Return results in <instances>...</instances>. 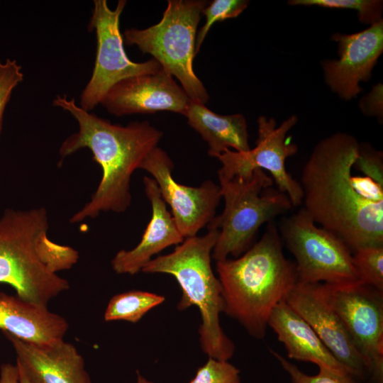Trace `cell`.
I'll use <instances>...</instances> for the list:
<instances>
[{"label": "cell", "mask_w": 383, "mask_h": 383, "mask_svg": "<svg viewBox=\"0 0 383 383\" xmlns=\"http://www.w3.org/2000/svg\"><path fill=\"white\" fill-rule=\"evenodd\" d=\"M360 144L338 133L314 148L301 173L303 207L351 252L383 245V174L352 172Z\"/></svg>", "instance_id": "cell-1"}, {"label": "cell", "mask_w": 383, "mask_h": 383, "mask_svg": "<svg viewBox=\"0 0 383 383\" xmlns=\"http://www.w3.org/2000/svg\"><path fill=\"white\" fill-rule=\"evenodd\" d=\"M53 105L69 112L77 121L78 131L61 144V159L88 148L102 170L101 181L90 200L70 218L72 223L94 218L101 212H125L131 206V179L148 155L157 147L163 132L148 121H133L126 126L85 111L66 95L57 96Z\"/></svg>", "instance_id": "cell-2"}, {"label": "cell", "mask_w": 383, "mask_h": 383, "mask_svg": "<svg viewBox=\"0 0 383 383\" xmlns=\"http://www.w3.org/2000/svg\"><path fill=\"white\" fill-rule=\"evenodd\" d=\"M48 228L43 207L6 209L0 216V283L23 300L45 306L70 287L57 273L79 260L77 250L48 238Z\"/></svg>", "instance_id": "cell-3"}, {"label": "cell", "mask_w": 383, "mask_h": 383, "mask_svg": "<svg viewBox=\"0 0 383 383\" xmlns=\"http://www.w3.org/2000/svg\"><path fill=\"white\" fill-rule=\"evenodd\" d=\"M216 269L223 313L253 338H263L272 311L298 282L296 265L284 256L275 224L269 222L260 240L238 257L216 261Z\"/></svg>", "instance_id": "cell-4"}, {"label": "cell", "mask_w": 383, "mask_h": 383, "mask_svg": "<svg viewBox=\"0 0 383 383\" xmlns=\"http://www.w3.org/2000/svg\"><path fill=\"white\" fill-rule=\"evenodd\" d=\"M219 231L210 229L204 235L184 239L174 250L152 259L143 268L145 273H164L173 276L182 296L177 309L198 308L201 318L199 328L201 350L209 357L228 360L235 352V345L220 324L223 312L222 288L211 267V253Z\"/></svg>", "instance_id": "cell-5"}, {"label": "cell", "mask_w": 383, "mask_h": 383, "mask_svg": "<svg viewBox=\"0 0 383 383\" xmlns=\"http://www.w3.org/2000/svg\"><path fill=\"white\" fill-rule=\"evenodd\" d=\"M218 181L224 208L207 226L219 231L211 253L216 261L243 255L262 224L293 206L286 194L272 189V178L261 169L243 179L218 177Z\"/></svg>", "instance_id": "cell-6"}, {"label": "cell", "mask_w": 383, "mask_h": 383, "mask_svg": "<svg viewBox=\"0 0 383 383\" xmlns=\"http://www.w3.org/2000/svg\"><path fill=\"white\" fill-rule=\"evenodd\" d=\"M207 4L204 0H169L159 23L145 29H126L123 34L127 45L151 55L179 80L191 101L202 104L209 96L194 72L193 60L197 26Z\"/></svg>", "instance_id": "cell-7"}, {"label": "cell", "mask_w": 383, "mask_h": 383, "mask_svg": "<svg viewBox=\"0 0 383 383\" xmlns=\"http://www.w3.org/2000/svg\"><path fill=\"white\" fill-rule=\"evenodd\" d=\"M279 230L295 257L298 282L334 286L361 284L348 247L333 233L318 227L304 208L285 218Z\"/></svg>", "instance_id": "cell-8"}, {"label": "cell", "mask_w": 383, "mask_h": 383, "mask_svg": "<svg viewBox=\"0 0 383 383\" xmlns=\"http://www.w3.org/2000/svg\"><path fill=\"white\" fill-rule=\"evenodd\" d=\"M126 1L119 0L111 9L106 0H94L92 15L88 24L96 35V55L92 75L83 89L79 106L87 111L99 104L109 89L126 78L152 74L162 69L155 59L135 62L127 56L119 28L120 16Z\"/></svg>", "instance_id": "cell-9"}, {"label": "cell", "mask_w": 383, "mask_h": 383, "mask_svg": "<svg viewBox=\"0 0 383 383\" xmlns=\"http://www.w3.org/2000/svg\"><path fill=\"white\" fill-rule=\"evenodd\" d=\"M322 293L341 319L367 372L383 383V293L362 284L321 283Z\"/></svg>", "instance_id": "cell-10"}, {"label": "cell", "mask_w": 383, "mask_h": 383, "mask_svg": "<svg viewBox=\"0 0 383 383\" xmlns=\"http://www.w3.org/2000/svg\"><path fill=\"white\" fill-rule=\"evenodd\" d=\"M292 116L279 127L273 118L261 116L257 119L258 138L253 149L247 152L226 150L216 158L221 163L218 177L243 179L251 177L255 169L267 170L272 176L277 189L286 194L293 206L302 204L303 192L300 183L287 171V157L297 152V146L287 138V133L296 123Z\"/></svg>", "instance_id": "cell-11"}, {"label": "cell", "mask_w": 383, "mask_h": 383, "mask_svg": "<svg viewBox=\"0 0 383 383\" xmlns=\"http://www.w3.org/2000/svg\"><path fill=\"white\" fill-rule=\"evenodd\" d=\"M173 168L170 157L158 146L148 155L140 167L156 182L161 197L171 208L174 221L186 239L197 235L214 218L222 199L221 188L210 179L199 187L179 184L172 177Z\"/></svg>", "instance_id": "cell-12"}, {"label": "cell", "mask_w": 383, "mask_h": 383, "mask_svg": "<svg viewBox=\"0 0 383 383\" xmlns=\"http://www.w3.org/2000/svg\"><path fill=\"white\" fill-rule=\"evenodd\" d=\"M191 99L163 68L155 73L130 77L116 83L101 104L116 116L171 111L184 115Z\"/></svg>", "instance_id": "cell-13"}, {"label": "cell", "mask_w": 383, "mask_h": 383, "mask_svg": "<svg viewBox=\"0 0 383 383\" xmlns=\"http://www.w3.org/2000/svg\"><path fill=\"white\" fill-rule=\"evenodd\" d=\"M285 301L311 326L352 376L365 378L367 370L361 355L341 319L323 296L321 283L297 282Z\"/></svg>", "instance_id": "cell-14"}, {"label": "cell", "mask_w": 383, "mask_h": 383, "mask_svg": "<svg viewBox=\"0 0 383 383\" xmlns=\"http://www.w3.org/2000/svg\"><path fill=\"white\" fill-rule=\"evenodd\" d=\"M339 59L323 62L326 82L333 91L345 100L361 91L359 83L367 81L383 51V21L350 35L335 33Z\"/></svg>", "instance_id": "cell-15"}, {"label": "cell", "mask_w": 383, "mask_h": 383, "mask_svg": "<svg viewBox=\"0 0 383 383\" xmlns=\"http://www.w3.org/2000/svg\"><path fill=\"white\" fill-rule=\"evenodd\" d=\"M3 333L32 383H92L84 358L74 345L64 340L37 345Z\"/></svg>", "instance_id": "cell-16"}, {"label": "cell", "mask_w": 383, "mask_h": 383, "mask_svg": "<svg viewBox=\"0 0 383 383\" xmlns=\"http://www.w3.org/2000/svg\"><path fill=\"white\" fill-rule=\"evenodd\" d=\"M143 182L145 195L151 204V218L140 243L131 250H119L111 260L112 269L117 274H135L142 271L153 255L184 240L155 179L144 176Z\"/></svg>", "instance_id": "cell-17"}, {"label": "cell", "mask_w": 383, "mask_h": 383, "mask_svg": "<svg viewBox=\"0 0 383 383\" xmlns=\"http://www.w3.org/2000/svg\"><path fill=\"white\" fill-rule=\"evenodd\" d=\"M268 326L284 344L289 358L312 362L318 368L339 374L351 375L331 354L311 326L285 300L272 311Z\"/></svg>", "instance_id": "cell-18"}, {"label": "cell", "mask_w": 383, "mask_h": 383, "mask_svg": "<svg viewBox=\"0 0 383 383\" xmlns=\"http://www.w3.org/2000/svg\"><path fill=\"white\" fill-rule=\"evenodd\" d=\"M66 319L48 306L23 300L18 296L0 292V330L17 338L37 345L64 340Z\"/></svg>", "instance_id": "cell-19"}, {"label": "cell", "mask_w": 383, "mask_h": 383, "mask_svg": "<svg viewBox=\"0 0 383 383\" xmlns=\"http://www.w3.org/2000/svg\"><path fill=\"white\" fill-rule=\"evenodd\" d=\"M184 116L206 142L211 157H216L230 148L236 152L251 149L246 120L242 114L219 115L204 104L191 101Z\"/></svg>", "instance_id": "cell-20"}, {"label": "cell", "mask_w": 383, "mask_h": 383, "mask_svg": "<svg viewBox=\"0 0 383 383\" xmlns=\"http://www.w3.org/2000/svg\"><path fill=\"white\" fill-rule=\"evenodd\" d=\"M165 299L162 295L140 290L118 294L109 300L104 318L106 321H125L136 323Z\"/></svg>", "instance_id": "cell-21"}, {"label": "cell", "mask_w": 383, "mask_h": 383, "mask_svg": "<svg viewBox=\"0 0 383 383\" xmlns=\"http://www.w3.org/2000/svg\"><path fill=\"white\" fill-rule=\"evenodd\" d=\"M352 260L361 284L383 293V245L360 248Z\"/></svg>", "instance_id": "cell-22"}, {"label": "cell", "mask_w": 383, "mask_h": 383, "mask_svg": "<svg viewBox=\"0 0 383 383\" xmlns=\"http://www.w3.org/2000/svg\"><path fill=\"white\" fill-rule=\"evenodd\" d=\"M248 4L249 1L247 0H213L208 3L202 11V15L205 16L206 21L196 34L195 55L199 52L207 33L214 23L237 17L245 10Z\"/></svg>", "instance_id": "cell-23"}, {"label": "cell", "mask_w": 383, "mask_h": 383, "mask_svg": "<svg viewBox=\"0 0 383 383\" xmlns=\"http://www.w3.org/2000/svg\"><path fill=\"white\" fill-rule=\"evenodd\" d=\"M289 4L354 9L358 12L360 21L371 25L382 20V1L379 0H292Z\"/></svg>", "instance_id": "cell-24"}, {"label": "cell", "mask_w": 383, "mask_h": 383, "mask_svg": "<svg viewBox=\"0 0 383 383\" xmlns=\"http://www.w3.org/2000/svg\"><path fill=\"white\" fill-rule=\"evenodd\" d=\"M189 383H241L240 370L228 360L209 357Z\"/></svg>", "instance_id": "cell-25"}, {"label": "cell", "mask_w": 383, "mask_h": 383, "mask_svg": "<svg viewBox=\"0 0 383 383\" xmlns=\"http://www.w3.org/2000/svg\"><path fill=\"white\" fill-rule=\"evenodd\" d=\"M270 353L289 375L292 383H356L351 375L339 374L323 368H319L315 375L306 374L278 353L272 350Z\"/></svg>", "instance_id": "cell-26"}, {"label": "cell", "mask_w": 383, "mask_h": 383, "mask_svg": "<svg viewBox=\"0 0 383 383\" xmlns=\"http://www.w3.org/2000/svg\"><path fill=\"white\" fill-rule=\"evenodd\" d=\"M23 80V73L16 60H0V134L4 113L14 89Z\"/></svg>", "instance_id": "cell-27"}, {"label": "cell", "mask_w": 383, "mask_h": 383, "mask_svg": "<svg viewBox=\"0 0 383 383\" xmlns=\"http://www.w3.org/2000/svg\"><path fill=\"white\" fill-rule=\"evenodd\" d=\"M19 372L17 365L6 362L0 367V383H18Z\"/></svg>", "instance_id": "cell-28"}, {"label": "cell", "mask_w": 383, "mask_h": 383, "mask_svg": "<svg viewBox=\"0 0 383 383\" xmlns=\"http://www.w3.org/2000/svg\"><path fill=\"white\" fill-rule=\"evenodd\" d=\"M16 364L18 366V372H19L18 383H32V382L30 380V379L27 376L26 373L25 372L24 370L22 368V367L17 362Z\"/></svg>", "instance_id": "cell-29"}, {"label": "cell", "mask_w": 383, "mask_h": 383, "mask_svg": "<svg viewBox=\"0 0 383 383\" xmlns=\"http://www.w3.org/2000/svg\"><path fill=\"white\" fill-rule=\"evenodd\" d=\"M135 383H154L145 377H144L140 372H137V379Z\"/></svg>", "instance_id": "cell-30"}]
</instances>
